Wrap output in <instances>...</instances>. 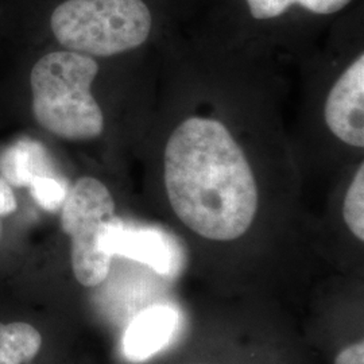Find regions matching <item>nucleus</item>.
Listing matches in <instances>:
<instances>
[{
    "mask_svg": "<svg viewBox=\"0 0 364 364\" xmlns=\"http://www.w3.org/2000/svg\"><path fill=\"white\" fill-rule=\"evenodd\" d=\"M42 336L34 326L16 321L0 324V364H26L38 355Z\"/></svg>",
    "mask_w": 364,
    "mask_h": 364,
    "instance_id": "8",
    "label": "nucleus"
},
{
    "mask_svg": "<svg viewBox=\"0 0 364 364\" xmlns=\"http://www.w3.org/2000/svg\"><path fill=\"white\" fill-rule=\"evenodd\" d=\"M156 22L150 0H58L48 15L49 31L63 49L93 58L142 46Z\"/></svg>",
    "mask_w": 364,
    "mask_h": 364,
    "instance_id": "3",
    "label": "nucleus"
},
{
    "mask_svg": "<svg viewBox=\"0 0 364 364\" xmlns=\"http://www.w3.org/2000/svg\"><path fill=\"white\" fill-rule=\"evenodd\" d=\"M102 246L111 257L141 262L161 275H170L176 269L174 247L165 234L151 228L127 227L117 216L108 223Z\"/></svg>",
    "mask_w": 364,
    "mask_h": 364,
    "instance_id": "6",
    "label": "nucleus"
},
{
    "mask_svg": "<svg viewBox=\"0 0 364 364\" xmlns=\"http://www.w3.org/2000/svg\"><path fill=\"white\" fill-rule=\"evenodd\" d=\"M114 216L115 200L100 180L85 176L68 189L61 227L70 239L72 270L82 287H99L109 274L112 257L103 250L102 239Z\"/></svg>",
    "mask_w": 364,
    "mask_h": 364,
    "instance_id": "4",
    "label": "nucleus"
},
{
    "mask_svg": "<svg viewBox=\"0 0 364 364\" xmlns=\"http://www.w3.org/2000/svg\"><path fill=\"white\" fill-rule=\"evenodd\" d=\"M31 196L39 205L49 212H54L63 207L65 200V188L61 182L48 176H36L28 183Z\"/></svg>",
    "mask_w": 364,
    "mask_h": 364,
    "instance_id": "10",
    "label": "nucleus"
},
{
    "mask_svg": "<svg viewBox=\"0 0 364 364\" xmlns=\"http://www.w3.org/2000/svg\"><path fill=\"white\" fill-rule=\"evenodd\" d=\"M343 218L352 235L364 240V165L358 166L351 183L346 192L343 204Z\"/></svg>",
    "mask_w": 364,
    "mask_h": 364,
    "instance_id": "9",
    "label": "nucleus"
},
{
    "mask_svg": "<svg viewBox=\"0 0 364 364\" xmlns=\"http://www.w3.org/2000/svg\"><path fill=\"white\" fill-rule=\"evenodd\" d=\"M326 127L343 144L364 147V54L333 84L324 108Z\"/></svg>",
    "mask_w": 364,
    "mask_h": 364,
    "instance_id": "5",
    "label": "nucleus"
},
{
    "mask_svg": "<svg viewBox=\"0 0 364 364\" xmlns=\"http://www.w3.org/2000/svg\"><path fill=\"white\" fill-rule=\"evenodd\" d=\"M335 364H364L363 340L347 346L338 352L335 358Z\"/></svg>",
    "mask_w": 364,
    "mask_h": 364,
    "instance_id": "11",
    "label": "nucleus"
},
{
    "mask_svg": "<svg viewBox=\"0 0 364 364\" xmlns=\"http://www.w3.org/2000/svg\"><path fill=\"white\" fill-rule=\"evenodd\" d=\"M178 326V313L168 305H153L139 313L123 336V353L134 363H141L162 351Z\"/></svg>",
    "mask_w": 364,
    "mask_h": 364,
    "instance_id": "7",
    "label": "nucleus"
},
{
    "mask_svg": "<svg viewBox=\"0 0 364 364\" xmlns=\"http://www.w3.org/2000/svg\"><path fill=\"white\" fill-rule=\"evenodd\" d=\"M18 209V201L11 185L0 177V216H9Z\"/></svg>",
    "mask_w": 364,
    "mask_h": 364,
    "instance_id": "12",
    "label": "nucleus"
},
{
    "mask_svg": "<svg viewBox=\"0 0 364 364\" xmlns=\"http://www.w3.org/2000/svg\"><path fill=\"white\" fill-rule=\"evenodd\" d=\"M99 73L93 57L54 50L42 55L30 73L33 117L42 130L69 142L97 139L105 115L91 88Z\"/></svg>",
    "mask_w": 364,
    "mask_h": 364,
    "instance_id": "2",
    "label": "nucleus"
},
{
    "mask_svg": "<svg viewBox=\"0 0 364 364\" xmlns=\"http://www.w3.org/2000/svg\"><path fill=\"white\" fill-rule=\"evenodd\" d=\"M164 178L176 216L204 239L232 242L255 220L258 183L247 156L220 120L188 117L171 132Z\"/></svg>",
    "mask_w": 364,
    "mask_h": 364,
    "instance_id": "1",
    "label": "nucleus"
}]
</instances>
